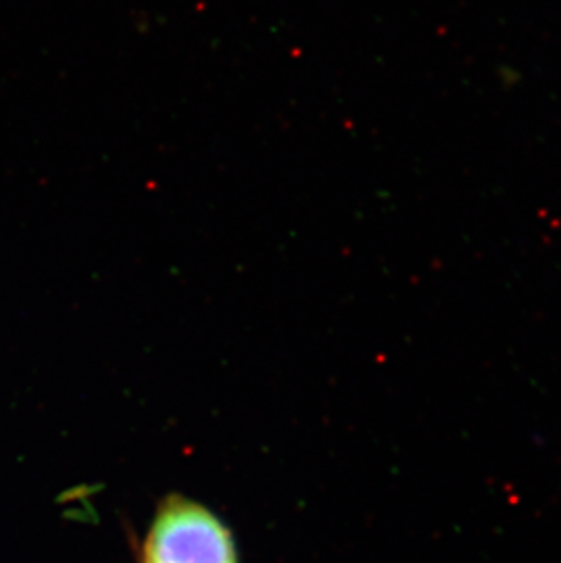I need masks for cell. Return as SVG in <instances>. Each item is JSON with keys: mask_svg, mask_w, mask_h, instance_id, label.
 I'll return each mask as SVG.
<instances>
[{"mask_svg": "<svg viewBox=\"0 0 561 563\" xmlns=\"http://www.w3.org/2000/svg\"><path fill=\"white\" fill-rule=\"evenodd\" d=\"M144 563H238L221 521L191 501L165 505L150 529Z\"/></svg>", "mask_w": 561, "mask_h": 563, "instance_id": "obj_1", "label": "cell"}]
</instances>
